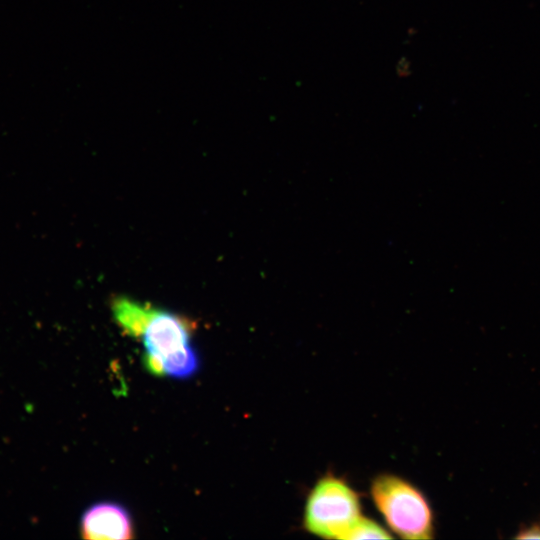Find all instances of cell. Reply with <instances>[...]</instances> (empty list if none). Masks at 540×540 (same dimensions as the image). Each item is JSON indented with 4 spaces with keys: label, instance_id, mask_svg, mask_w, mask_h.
Returning a JSON list of instances; mask_svg holds the SVG:
<instances>
[{
    "label": "cell",
    "instance_id": "cell-1",
    "mask_svg": "<svg viewBox=\"0 0 540 540\" xmlns=\"http://www.w3.org/2000/svg\"><path fill=\"white\" fill-rule=\"evenodd\" d=\"M372 501L392 532L403 539L434 537V514L423 494L408 480L391 473L373 478Z\"/></svg>",
    "mask_w": 540,
    "mask_h": 540
},
{
    "label": "cell",
    "instance_id": "cell-2",
    "mask_svg": "<svg viewBox=\"0 0 540 540\" xmlns=\"http://www.w3.org/2000/svg\"><path fill=\"white\" fill-rule=\"evenodd\" d=\"M362 516L358 493L343 478L328 474L307 496L303 526L321 538L347 540Z\"/></svg>",
    "mask_w": 540,
    "mask_h": 540
},
{
    "label": "cell",
    "instance_id": "cell-3",
    "mask_svg": "<svg viewBox=\"0 0 540 540\" xmlns=\"http://www.w3.org/2000/svg\"><path fill=\"white\" fill-rule=\"evenodd\" d=\"M192 331L193 323L188 319L154 308L141 335L147 370L155 375H164L163 361L191 346Z\"/></svg>",
    "mask_w": 540,
    "mask_h": 540
},
{
    "label": "cell",
    "instance_id": "cell-4",
    "mask_svg": "<svg viewBox=\"0 0 540 540\" xmlns=\"http://www.w3.org/2000/svg\"><path fill=\"white\" fill-rule=\"evenodd\" d=\"M81 534L85 539L123 540L133 537L132 519L125 507L115 502H99L82 515Z\"/></svg>",
    "mask_w": 540,
    "mask_h": 540
},
{
    "label": "cell",
    "instance_id": "cell-5",
    "mask_svg": "<svg viewBox=\"0 0 540 540\" xmlns=\"http://www.w3.org/2000/svg\"><path fill=\"white\" fill-rule=\"evenodd\" d=\"M117 323L127 334L139 337L154 310L149 305H143L128 298H116L112 305Z\"/></svg>",
    "mask_w": 540,
    "mask_h": 540
},
{
    "label": "cell",
    "instance_id": "cell-6",
    "mask_svg": "<svg viewBox=\"0 0 540 540\" xmlns=\"http://www.w3.org/2000/svg\"><path fill=\"white\" fill-rule=\"evenodd\" d=\"M391 539L393 536L379 523L368 517L362 518L350 532L347 540L357 539Z\"/></svg>",
    "mask_w": 540,
    "mask_h": 540
},
{
    "label": "cell",
    "instance_id": "cell-7",
    "mask_svg": "<svg viewBox=\"0 0 540 540\" xmlns=\"http://www.w3.org/2000/svg\"><path fill=\"white\" fill-rule=\"evenodd\" d=\"M518 539H532L540 538V525L534 524L527 528H524L517 535Z\"/></svg>",
    "mask_w": 540,
    "mask_h": 540
},
{
    "label": "cell",
    "instance_id": "cell-8",
    "mask_svg": "<svg viewBox=\"0 0 540 540\" xmlns=\"http://www.w3.org/2000/svg\"><path fill=\"white\" fill-rule=\"evenodd\" d=\"M396 73L399 77H407L411 74V62L406 57H401L398 60Z\"/></svg>",
    "mask_w": 540,
    "mask_h": 540
}]
</instances>
